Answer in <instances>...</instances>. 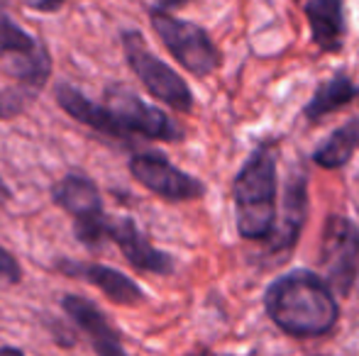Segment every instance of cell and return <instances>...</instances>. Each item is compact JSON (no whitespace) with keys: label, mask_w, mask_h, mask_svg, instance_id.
Wrapping results in <instances>:
<instances>
[{"label":"cell","mask_w":359,"mask_h":356,"mask_svg":"<svg viewBox=\"0 0 359 356\" xmlns=\"http://www.w3.org/2000/svg\"><path fill=\"white\" fill-rule=\"evenodd\" d=\"M323 266L327 280L342 295L350 293L359 271V229L345 218H330L323 229Z\"/></svg>","instance_id":"9"},{"label":"cell","mask_w":359,"mask_h":356,"mask_svg":"<svg viewBox=\"0 0 359 356\" xmlns=\"http://www.w3.org/2000/svg\"><path fill=\"white\" fill-rule=\"evenodd\" d=\"M105 239L113 242L125 257V262L133 264L137 271H147V273L156 276H171L176 269L174 257L161 249L151 247V242L142 234L133 218H108L105 225Z\"/></svg>","instance_id":"10"},{"label":"cell","mask_w":359,"mask_h":356,"mask_svg":"<svg viewBox=\"0 0 359 356\" xmlns=\"http://www.w3.org/2000/svg\"><path fill=\"white\" fill-rule=\"evenodd\" d=\"M59 273L72 276V278L86 280V283L95 285L105 298H110L118 305H142L144 303V290L135 283L130 276H125L123 271L105 266V264H90V262H74V259H59L57 266Z\"/></svg>","instance_id":"11"},{"label":"cell","mask_w":359,"mask_h":356,"mask_svg":"<svg viewBox=\"0 0 359 356\" xmlns=\"http://www.w3.org/2000/svg\"><path fill=\"white\" fill-rule=\"evenodd\" d=\"M64 3H67V0H34L32 8L42 10V13H54V10H59Z\"/></svg>","instance_id":"19"},{"label":"cell","mask_w":359,"mask_h":356,"mask_svg":"<svg viewBox=\"0 0 359 356\" xmlns=\"http://www.w3.org/2000/svg\"><path fill=\"white\" fill-rule=\"evenodd\" d=\"M130 173L159 198L169 203H184V200H198L205 193V185L196 176L176 169L164 154L159 152H140L130 159Z\"/></svg>","instance_id":"8"},{"label":"cell","mask_w":359,"mask_h":356,"mask_svg":"<svg viewBox=\"0 0 359 356\" xmlns=\"http://www.w3.org/2000/svg\"><path fill=\"white\" fill-rule=\"evenodd\" d=\"M0 71L15 83H22L42 93L52 78L49 49L25 32L5 10H0Z\"/></svg>","instance_id":"4"},{"label":"cell","mask_w":359,"mask_h":356,"mask_svg":"<svg viewBox=\"0 0 359 356\" xmlns=\"http://www.w3.org/2000/svg\"><path fill=\"white\" fill-rule=\"evenodd\" d=\"M357 95H359V88L355 83H352L345 73H337V76H332L330 81L318 86V90L313 93V98L308 100L303 115L316 122V120H320V118H325V115L335 113V110L345 108V105L352 103Z\"/></svg>","instance_id":"15"},{"label":"cell","mask_w":359,"mask_h":356,"mask_svg":"<svg viewBox=\"0 0 359 356\" xmlns=\"http://www.w3.org/2000/svg\"><path fill=\"white\" fill-rule=\"evenodd\" d=\"M5 3H8V0H0V5H5Z\"/></svg>","instance_id":"22"},{"label":"cell","mask_w":359,"mask_h":356,"mask_svg":"<svg viewBox=\"0 0 359 356\" xmlns=\"http://www.w3.org/2000/svg\"><path fill=\"white\" fill-rule=\"evenodd\" d=\"M308 210V190L306 176H293L286 185L284 210H281L279 232H276V249H291L301 234L303 220Z\"/></svg>","instance_id":"14"},{"label":"cell","mask_w":359,"mask_h":356,"mask_svg":"<svg viewBox=\"0 0 359 356\" xmlns=\"http://www.w3.org/2000/svg\"><path fill=\"white\" fill-rule=\"evenodd\" d=\"M62 310L69 315V320L90 339L95 354H125V347L120 342V334L115 332V327L108 322L105 313L95 303L86 300L83 295H64L62 298Z\"/></svg>","instance_id":"12"},{"label":"cell","mask_w":359,"mask_h":356,"mask_svg":"<svg viewBox=\"0 0 359 356\" xmlns=\"http://www.w3.org/2000/svg\"><path fill=\"white\" fill-rule=\"evenodd\" d=\"M189 0H156V5H159L161 10H171V8H181V5H186Z\"/></svg>","instance_id":"20"},{"label":"cell","mask_w":359,"mask_h":356,"mask_svg":"<svg viewBox=\"0 0 359 356\" xmlns=\"http://www.w3.org/2000/svg\"><path fill=\"white\" fill-rule=\"evenodd\" d=\"M237 232L245 239H264L276 222V147L259 144L240 169L232 185Z\"/></svg>","instance_id":"3"},{"label":"cell","mask_w":359,"mask_h":356,"mask_svg":"<svg viewBox=\"0 0 359 356\" xmlns=\"http://www.w3.org/2000/svg\"><path fill=\"white\" fill-rule=\"evenodd\" d=\"M123 52L135 76L156 100L166 103L179 113H191L194 108V93L189 83L179 76L171 66H166L156 54L149 52L144 37L135 29L123 32Z\"/></svg>","instance_id":"7"},{"label":"cell","mask_w":359,"mask_h":356,"mask_svg":"<svg viewBox=\"0 0 359 356\" xmlns=\"http://www.w3.org/2000/svg\"><path fill=\"white\" fill-rule=\"evenodd\" d=\"M151 27L156 37L164 42V47L171 52V57L194 76H210L220 66V52L213 44L201 24H194L189 20L174 17L169 10H151L149 13Z\"/></svg>","instance_id":"6"},{"label":"cell","mask_w":359,"mask_h":356,"mask_svg":"<svg viewBox=\"0 0 359 356\" xmlns=\"http://www.w3.org/2000/svg\"><path fill=\"white\" fill-rule=\"evenodd\" d=\"M39 95V90L22 86V83H15L10 88L0 90V120H10L15 115L25 113L29 103H34V98Z\"/></svg>","instance_id":"17"},{"label":"cell","mask_w":359,"mask_h":356,"mask_svg":"<svg viewBox=\"0 0 359 356\" xmlns=\"http://www.w3.org/2000/svg\"><path fill=\"white\" fill-rule=\"evenodd\" d=\"M313 42L323 52H340L345 39V0H311L306 5Z\"/></svg>","instance_id":"13"},{"label":"cell","mask_w":359,"mask_h":356,"mask_svg":"<svg viewBox=\"0 0 359 356\" xmlns=\"http://www.w3.org/2000/svg\"><path fill=\"white\" fill-rule=\"evenodd\" d=\"M330 288L332 285L313 271L298 269L266 288L264 308L286 334L320 337L337 322V303Z\"/></svg>","instance_id":"2"},{"label":"cell","mask_w":359,"mask_h":356,"mask_svg":"<svg viewBox=\"0 0 359 356\" xmlns=\"http://www.w3.org/2000/svg\"><path fill=\"white\" fill-rule=\"evenodd\" d=\"M359 149V118L350 120L347 124L337 127L330 137L325 139L320 149H316L313 159L318 162V166L323 169H340L345 166Z\"/></svg>","instance_id":"16"},{"label":"cell","mask_w":359,"mask_h":356,"mask_svg":"<svg viewBox=\"0 0 359 356\" xmlns=\"http://www.w3.org/2000/svg\"><path fill=\"white\" fill-rule=\"evenodd\" d=\"M0 278L8 280V283H20L22 280V266L5 247H0Z\"/></svg>","instance_id":"18"},{"label":"cell","mask_w":359,"mask_h":356,"mask_svg":"<svg viewBox=\"0 0 359 356\" xmlns=\"http://www.w3.org/2000/svg\"><path fill=\"white\" fill-rule=\"evenodd\" d=\"M10 188L8 185H5V180H3V176H0V203H3V200H10Z\"/></svg>","instance_id":"21"},{"label":"cell","mask_w":359,"mask_h":356,"mask_svg":"<svg viewBox=\"0 0 359 356\" xmlns=\"http://www.w3.org/2000/svg\"><path fill=\"white\" fill-rule=\"evenodd\" d=\"M54 98L59 108L86 124L93 132L113 139H159V142H181L184 129L156 105H149L137 93L125 86H110L103 103H93L79 88L69 83L54 86Z\"/></svg>","instance_id":"1"},{"label":"cell","mask_w":359,"mask_h":356,"mask_svg":"<svg viewBox=\"0 0 359 356\" xmlns=\"http://www.w3.org/2000/svg\"><path fill=\"white\" fill-rule=\"evenodd\" d=\"M52 200L74 218V234L86 249H100L110 215L103 208V195L93 178L83 173H67L52 185Z\"/></svg>","instance_id":"5"}]
</instances>
